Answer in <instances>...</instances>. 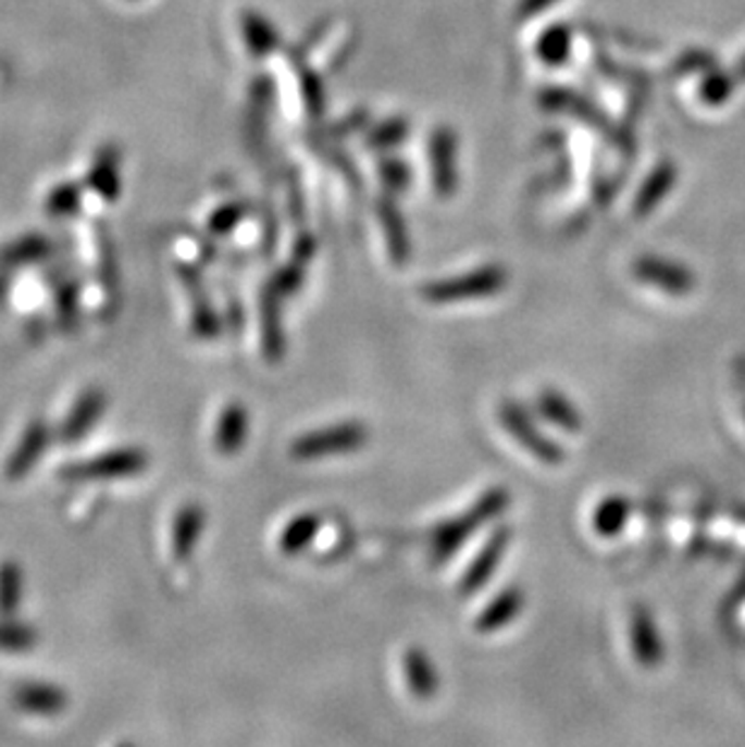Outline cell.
<instances>
[{"label":"cell","instance_id":"obj_24","mask_svg":"<svg viewBox=\"0 0 745 747\" xmlns=\"http://www.w3.org/2000/svg\"><path fill=\"white\" fill-rule=\"evenodd\" d=\"M569 47H571L569 29L567 27H552V29L545 32L543 39H539L537 51H539V57H543L545 63H561L567 59Z\"/></svg>","mask_w":745,"mask_h":747},{"label":"cell","instance_id":"obj_23","mask_svg":"<svg viewBox=\"0 0 745 747\" xmlns=\"http://www.w3.org/2000/svg\"><path fill=\"white\" fill-rule=\"evenodd\" d=\"M381 219L385 225V237H387V247H390V254H393V259H397L399 264H402L409 254L405 223H402V219H399V213L393 203L381 206Z\"/></svg>","mask_w":745,"mask_h":747},{"label":"cell","instance_id":"obj_11","mask_svg":"<svg viewBox=\"0 0 745 747\" xmlns=\"http://www.w3.org/2000/svg\"><path fill=\"white\" fill-rule=\"evenodd\" d=\"M203 523H207V515L197 503H189L177 513V521L172 525V551H175L177 561H187L191 557L199 535L203 533Z\"/></svg>","mask_w":745,"mask_h":747},{"label":"cell","instance_id":"obj_21","mask_svg":"<svg viewBox=\"0 0 745 747\" xmlns=\"http://www.w3.org/2000/svg\"><path fill=\"white\" fill-rule=\"evenodd\" d=\"M281 296L272 288L262 302V318H264V351L272 361L281 359L284 353V334H281V315H278Z\"/></svg>","mask_w":745,"mask_h":747},{"label":"cell","instance_id":"obj_15","mask_svg":"<svg viewBox=\"0 0 745 747\" xmlns=\"http://www.w3.org/2000/svg\"><path fill=\"white\" fill-rule=\"evenodd\" d=\"M49 446V431L45 424H32L27 428V433L23 436V440H20V446L17 450L13 452V458H10L8 462V468H5V474L10 476V480H20L27 470L35 468V462L39 460V455L45 452V448Z\"/></svg>","mask_w":745,"mask_h":747},{"label":"cell","instance_id":"obj_9","mask_svg":"<svg viewBox=\"0 0 745 747\" xmlns=\"http://www.w3.org/2000/svg\"><path fill=\"white\" fill-rule=\"evenodd\" d=\"M104 407H107V397L100 393V389H88V393H85L71 409L66 424H63L61 428V440L78 443L85 433L97 424V419H100Z\"/></svg>","mask_w":745,"mask_h":747},{"label":"cell","instance_id":"obj_14","mask_svg":"<svg viewBox=\"0 0 745 747\" xmlns=\"http://www.w3.org/2000/svg\"><path fill=\"white\" fill-rule=\"evenodd\" d=\"M632 651L634 658L640 660L642 665H656L658 660H661L663 651H661V638H658L656 632V624L651 620L649 612L644 610H636L632 614Z\"/></svg>","mask_w":745,"mask_h":747},{"label":"cell","instance_id":"obj_5","mask_svg":"<svg viewBox=\"0 0 745 747\" xmlns=\"http://www.w3.org/2000/svg\"><path fill=\"white\" fill-rule=\"evenodd\" d=\"M499 419L506 433L513 436L518 446L525 448L527 452H533L539 462H545V464L564 462V450H561L555 440H549L545 433L533 424V419L527 416L521 407L513 402H504L499 409Z\"/></svg>","mask_w":745,"mask_h":747},{"label":"cell","instance_id":"obj_19","mask_svg":"<svg viewBox=\"0 0 745 747\" xmlns=\"http://www.w3.org/2000/svg\"><path fill=\"white\" fill-rule=\"evenodd\" d=\"M673 179H675V170L671 162H663V165H658L654 170V175L644 182L642 191L636 194V201H634V213L636 215H649L658 201H661L668 191L673 187Z\"/></svg>","mask_w":745,"mask_h":747},{"label":"cell","instance_id":"obj_22","mask_svg":"<svg viewBox=\"0 0 745 747\" xmlns=\"http://www.w3.org/2000/svg\"><path fill=\"white\" fill-rule=\"evenodd\" d=\"M23 598V571L13 561L0 567V617H10Z\"/></svg>","mask_w":745,"mask_h":747},{"label":"cell","instance_id":"obj_20","mask_svg":"<svg viewBox=\"0 0 745 747\" xmlns=\"http://www.w3.org/2000/svg\"><path fill=\"white\" fill-rule=\"evenodd\" d=\"M320 525H322V521L315 513H303V515L294 518V521L284 527V533H281V539H278L281 551H284V555H288V557H294V555H298V551H303L306 547H310L312 539L318 537Z\"/></svg>","mask_w":745,"mask_h":747},{"label":"cell","instance_id":"obj_4","mask_svg":"<svg viewBox=\"0 0 745 747\" xmlns=\"http://www.w3.org/2000/svg\"><path fill=\"white\" fill-rule=\"evenodd\" d=\"M148 468V455L138 448H122L104 455H97L90 462L71 464L63 470V480L71 482H100V480H122V476L138 474Z\"/></svg>","mask_w":745,"mask_h":747},{"label":"cell","instance_id":"obj_26","mask_svg":"<svg viewBox=\"0 0 745 747\" xmlns=\"http://www.w3.org/2000/svg\"><path fill=\"white\" fill-rule=\"evenodd\" d=\"M381 128H383V132H377V134L373 136V140H375V144H385V146L397 144V140L402 138L405 132H407L402 122H387V124L381 126Z\"/></svg>","mask_w":745,"mask_h":747},{"label":"cell","instance_id":"obj_27","mask_svg":"<svg viewBox=\"0 0 745 747\" xmlns=\"http://www.w3.org/2000/svg\"><path fill=\"white\" fill-rule=\"evenodd\" d=\"M385 177H387V184H390L393 189H405V184H407V170L405 165H399V162H385Z\"/></svg>","mask_w":745,"mask_h":747},{"label":"cell","instance_id":"obj_16","mask_svg":"<svg viewBox=\"0 0 745 747\" xmlns=\"http://www.w3.org/2000/svg\"><path fill=\"white\" fill-rule=\"evenodd\" d=\"M537 411L543 414L547 424H552L567 433L581 431V414L569 399L557 393V389H543L537 397Z\"/></svg>","mask_w":745,"mask_h":747},{"label":"cell","instance_id":"obj_17","mask_svg":"<svg viewBox=\"0 0 745 747\" xmlns=\"http://www.w3.org/2000/svg\"><path fill=\"white\" fill-rule=\"evenodd\" d=\"M630 501L620 494L603 498L596 506V511H593V530H596L600 537L620 535L622 527L630 521Z\"/></svg>","mask_w":745,"mask_h":747},{"label":"cell","instance_id":"obj_2","mask_svg":"<svg viewBox=\"0 0 745 747\" xmlns=\"http://www.w3.org/2000/svg\"><path fill=\"white\" fill-rule=\"evenodd\" d=\"M506 281H509L506 269L492 264V266L474 269V272H465L460 276L436 281V284H429L421 288V296H424L429 302H436V306H448V302L487 298V296L501 294V290L506 288Z\"/></svg>","mask_w":745,"mask_h":747},{"label":"cell","instance_id":"obj_8","mask_svg":"<svg viewBox=\"0 0 745 747\" xmlns=\"http://www.w3.org/2000/svg\"><path fill=\"white\" fill-rule=\"evenodd\" d=\"M431 165H434V182L440 197H450L456 191V136L440 128L431 136Z\"/></svg>","mask_w":745,"mask_h":747},{"label":"cell","instance_id":"obj_6","mask_svg":"<svg viewBox=\"0 0 745 747\" xmlns=\"http://www.w3.org/2000/svg\"><path fill=\"white\" fill-rule=\"evenodd\" d=\"M634 276L642 284H649L663 294L685 296L695 288V276L687 266H680L675 262H668L661 257H640L634 262Z\"/></svg>","mask_w":745,"mask_h":747},{"label":"cell","instance_id":"obj_25","mask_svg":"<svg viewBox=\"0 0 745 747\" xmlns=\"http://www.w3.org/2000/svg\"><path fill=\"white\" fill-rule=\"evenodd\" d=\"M35 642H37V636L29 626L0 622V648H8V651H23V648H29Z\"/></svg>","mask_w":745,"mask_h":747},{"label":"cell","instance_id":"obj_7","mask_svg":"<svg viewBox=\"0 0 745 747\" xmlns=\"http://www.w3.org/2000/svg\"><path fill=\"white\" fill-rule=\"evenodd\" d=\"M509 543H511V530L506 525L496 527L492 537L480 549V555L470 561L465 576H462V581H460L462 593L470 595L474 590H480L484 583L494 576V571L499 569L501 559H504V551H506V547H509Z\"/></svg>","mask_w":745,"mask_h":747},{"label":"cell","instance_id":"obj_1","mask_svg":"<svg viewBox=\"0 0 745 747\" xmlns=\"http://www.w3.org/2000/svg\"><path fill=\"white\" fill-rule=\"evenodd\" d=\"M509 501L511 498L504 489H492L484 494L477 503H474V508H470V511L456 518V521L438 525L434 533L436 561H446L452 551H458L484 523H489L496 515H501L506 511V506H509Z\"/></svg>","mask_w":745,"mask_h":747},{"label":"cell","instance_id":"obj_12","mask_svg":"<svg viewBox=\"0 0 745 747\" xmlns=\"http://www.w3.org/2000/svg\"><path fill=\"white\" fill-rule=\"evenodd\" d=\"M521 610H523V593H521V588H504L487 605V608L482 610V614L477 617V622H474V626H477V632H482V634L499 632L501 626L513 622Z\"/></svg>","mask_w":745,"mask_h":747},{"label":"cell","instance_id":"obj_18","mask_svg":"<svg viewBox=\"0 0 745 747\" xmlns=\"http://www.w3.org/2000/svg\"><path fill=\"white\" fill-rule=\"evenodd\" d=\"M20 709L29 713H41V717H53L66 707V695L59 687L51 685H27L15 695Z\"/></svg>","mask_w":745,"mask_h":747},{"label":"cell","instance_id":"obj_28","mask_svg":"<svg viewBox=\"0 0 745 747\" xmlns=\"http://www.w3.org/2000/svg\"><path fill=\"white\" fill-rule=\"evenodd\" d=\"M557 0H521V5H518V10H521V15L523 17H533V15H539L547 5H555Z\"/></svg>","mask_w":745,"mask_h":747},{"label":"cell","instance_id":"obj_10","mask_svg":"<svg viewBox=\"0 0 745 747\" xmlns=\"http://www.w3.org/2000/svg\"><path fill=\"white\" fill-rule=\"evenodd\" d=\"M247 431H250V414H247L245 404H228L223 409L219 424H215V450L223 455L237 452L245 446Z\"/></svg>","mask_w":745,"mask_h":747},{"label":"cell","instance_id":"obj_13","mask_svg":"<svg viewBox=\"0 0 745 747\" xmlns=\"http://www.w3.org/2000/svg\"><path fill=\"white\" fill-rule=\"evenodd\" d=\"M405 680L417 699H431L438 692V673L421 648H409L402 660Z\"/></svg>","mask_w":745,"mask_h":747},{"label":"cell","instance_id":"obj_3","mask_svg":"<svg viewBox=\"0 0 745 747\" xmlns=\"http://www.w3.org/2000/svg\"><path fill=\"white\" fill-rule=\"evenodd\" d=\"M369 443V428L359 421H347V424L325 426L318 431H310L306 436H300L294 446H290V455L296 460H320L327 455L351 452L363 448Z\"/></svg>","mask_w":745,"mask_h":747}]
</instances>
